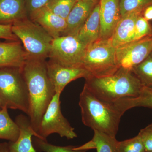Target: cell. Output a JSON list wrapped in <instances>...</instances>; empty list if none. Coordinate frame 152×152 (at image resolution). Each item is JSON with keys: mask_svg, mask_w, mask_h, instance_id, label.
<instances>
[{"mask_svg": "<svg viewBox=\"0 0 152 152\" xmlns=\"http://www.w3.org/2000/svg\"><path fill=\"white\" fill-rule=\"evenodd\" d=\"M15 122L18 126L20 134L16 141L9 143V152H37L33 145L32 137L42 138L33 129L29 117L19 115Z\"/></svg>", "mask_w": 152, "mask_h": 152, "instance_id": "4fadbf2b", "label": "cell"}, {"mask_svg": "<svg viewBox=\"0 0 152 152\" xmlns=\"http://www.w3.org/2000/svg\"><path fill=\"white\" fill-rule=\"evenodd\" d=\"M29 18L53 39L62 36L66 28V19L55 15L45 6L32 14Z\"/></svg>", "mask_w": 152, "mask_h": 152, "instance_id": "5bb4252c", "label": "cell"}, {"mask_svg": "<svg viewBox=\"0 0 152 152\" xmlns=\"http://www.w3.org/2000/svg\"><path fill=\"white\" fill-rule=\"evenodd\" d=\"M99 39H110L121 18L120 0H99Z\"/></svg>", "mask_w": 152, "mask_h": 152, "instance_id": "8fae6325", "label": "cell"}, {"mask_svg": "<svg viewBox=\"0 0 152 152\" xmlns=\"http://www.w3.org/2000/svg\"><path fill=\"white\" fill-rule=\"evenodd\" d=\"M99 10V2L76 35L86 46L99 39L100 33Z\"/></svg>", "mask_w": 152, "mask_h": 152, "instance_id": "ac0fdd59", "label": "cell"}, {"mask_svg": "<svg viewBox=\"0 0 152 152\" xmlns=\"http://www.w3.org/2000/svg\"><path fill=\"white\" fill-rule=\"evenodd\" d=\"M132 72L144 86L152 88V52L141 63L133 68Z\"/></svg>", "mask_w": 152, "mask_h": 152, "instance_id": "7402d4cb", "label": "cell"}, {"mask_svg": "<svg viewBox=\"0 0 152 152\" xmlns=\"http://www.w3.org/2000/svg\"><path fill=\"white\" fill-rule=\"evenodd\" d=\"M152 0H120L121 17L134 12H142L152 4Z\"/></svg>", "mask_w": 152, "mask_h": 152, "instance_id": "cb8c5ba5", "label": "cell"}, {"mask_svg": "<svg viewBox=\"0 0 152 152\" xmlns=\"http://www.w3.org/2000/svg\"><path fill=\"white\" fill-rule=\"evenodd\" d=\"M79 104L82 121L85 126L116 138L124 114L113 103L98 97L84 85L80 94Z\"/></svg>", "mask_w": 152, "mask_h": 152, "instance_id": "7a4b0ae2", "label": "cell"}, {"mask_svg": "<svg viewBox=\"0 0 152 152\" xmlns=\"http://www.w3.org/2000/svg\"><path fill=\"white\" fill-rule=\"evenodd\" d=\"M142 13V12H134L121 17L110 38L115 48L133 41L136 20Z\"/></svg>", "mask_w": 152, "mask_h": 152, "instance_id": "2e32d148", "label": "cell"}, {"mask_svg": "<svg viewBox=\"0 0 152 152\" xmlns=\"http://www.w3.org/2000/svg\"><path fill=\"white\" fill-rule=\"evenodd\" d=\"M83 66L91 77H102L113 75L119 69L116 48L110 39H99L87 47Z\"/></svg>", "mask_w": 152, "mask_h": 152, "instance_id": "8992f818", "label": "cell"}, {"mask_svg": "<svg viewBox=\"0 0 152 152\" xmlns=\"http://www.w3.org/2000/svg\"><path fill=\"white\" fill-rule=\"evenodd\" d=\"M28 15L25 0H0V24L12 26Z\"/></svg>", "mask_w": 152, "mask_h": 152, "instance_id": "e0dca14e", "label": "cell"}, {"mask_svg": "<svg viewBox=\"0 0 152 152\" xmlns=\"http://www.w3.org/2000/svg\"><path fill=\"white\" fill-rule=\"evenodd\" d=\"M1 105H0V110H1Z\"/></svg>", "mask_w": 152, "mask_h": 152, "instance_id": "d6a6232c", "label": "cell"}, {"mask_svg": "<svg viewBox=\"0 0 152 152\" xmlns=\"http://www.w3.org/2000/svg\"><path fill=\"white\" fill-rule=\"evenodd\" d=\"M152 36V26L140 15L136 20L133 41L137 40L145 37Z\"/></svg>", "mask_w": 152, "mask_h": 152, "instance_id": "4316f807", "label": "cell"}, {"mask_svg": "<svg viewBox=\"0 0 152 152\" xmlns=\"http://www.w3.org/2000/svg\"><path fill=\"white\" fill-rule=\"evenodd\" d=\"M138 135L143 143L145 152L152 151V124L142 129Z\"/></svg>", "mask_w": 152, "mask_h": 152, "instance_id": "83f0119b", "label": "cell"}, {"mask_svg": "<svg viewBox=\"0 0 152 152\" xmlns=\"http://www.w3.org/2000/svg\"><path fill=\"white\" fill-rule=\"evenodd\" d=\"M118 143L116 138L102 132L94 131L91 140L79 147H75V150H87L96 149L97 152H119Z\"/></svg>", "mask_w": 152, "mask_h": 152, "instance_id": "d6986e66", "label": "cell"}, {"mask_svg": "<svg viewBox=\"0 0 152 152\" xmlns=\"http://www.w3.org/2000/svg\"><path fill=\"white\" fill-rule=\"evenodd\" d=\"M142 15L147 20H152V4L144 9L142 12Z\"/></svg>", "mask_w": 152, "mask_h": 152, "instance_id": "4dcf8cb0", "label": "cell"}, {"mask_svg": "<svg viewBox=\"0 0 152 152\" xmlns=\"http://www.w3.org/2000/svg\"><path fill=\"white\" fill-rule=\"evenodd\" d=\"M35 145L38 150L45 152H86L85 150H75L73 146H59L49 143L47 140L36 137Z\"/></svg>", "mask_w": 152, "mask_h": 152, "instance_id": "484cf974", "label": "cell"}, {"mask_svg": "<svg viewBox=\"0 0 152 152\" xmlns=\"http://www.w3.org/2000/svg\"><path fill=\"white\" fill-rule=\"evenodd\" d=\"M19 134L18 126L10 117L8 109L1 108L0 110V139L15 142Z\"/></svg>", "mask_w": 152, "mask_h": 152, "instance_id": "44dd1931", "label": "cell"}, {"mask_svg": "<svg viewBox=\"0 0 152 152\" xmlns=\"http://www.w3.org/2000/svg\"><path fill=\"white\" fill-rule=\"evenodd\" d=\"M99 2V0H77L66 19V28L62 36L76 35Z\"/></svg>", "mask_w": 152, "mask_h": 152, "instance_id": "7c38bea8", "label": "cell"}, {"mask_svg": "<svg viewBox=\"0 0 152 152\" xmlns=\"http://www.w3.org/2000/svg\"><path fill=\"white\" fill-rule=\"evenodd\" d=\"M0 39L9 41H20L13 32L12 25L0 24Z\"/></svg>", "mask_w": 152, "mask_h": 152, "instance_id": "f546056e", "label": "cell"}, {"mask_svg": "<svg viewBox=\"0 0 152 152\" xmlns=\"http://www.w3.org/2000/svg\"><path fill=\"white\" fill-rule=\"evenodd\" d=\"M152 152V151H148V152Z\"/></svg>", "mask_w": 152, "mask_h": 152, "instance_id": "836d02e7", "label": "cell"}, {"mask_svg": "<svg viewBox=\"0 0 152 152\" xmlns=\"http://www.w3.org/2000/svg\"><path fill=\"white\" fill-rule=\"evenodd\" d=\"M28 58L20 41L0 42V68H22Z\"/></svg>", "mask_w": 152, "mask_h": 152, "instance_id": "9a60e30c", "label": "cell"}, {"mask_svg": "<svg viewBox=\"0 0 152 152\" xmlns=\"http://www.w3.org/2000/svg\"><path fill=\"white\" fill-rule=\"evenodd\" d=\"M12 30L28 58L43 60L49 58L54 39L41 26L28 18L12 25Z\"/></svg>", "mask_w": 152, "mask_h": 152, "instance_id": "5b68a950", "label": "cell"}, {"mask_svg": "<svg viewBox=\"0 0 152 152\" xmlns=\"http://www.w3.org/2000/svg\"><path fill=\"white\" fill-rule=\"evenodd\" d=\"M0 105L28 115L29 96L22 68H0Z\"/></svg>", "mask_w": 152, "mask_h": 152, "instance_id": "277c9868", "label": "cell"}, {"mask_svg": "<svg viewBox=\"0 0 152 152\" xmlns=\"http://www.w3.org/2000/svg\"><path fill=\"white\" fill-rule=\"evenodd\" d=\"M29 16L45 7L50 0H25Z\"/></svg>", "mask_w": 152, "mask_h": 152, "instance_id": "f1b7e54d", "label": "cell"}, {"mask_svg": "<svg viewBox=\"0 0 152 152\" xmlns=\"http://www.w3.org/2000/svg\"><path fill=\"white\" fill-rule=\"evenodd\" d=\"M113 104L123 114L128 110L137 107L152 109V88L143 86L138 96L123 98Z\"/></svg>", "mask_w": 152, "mask_h": 152, "instance_id": "ffe728a7", "label": "cell"}, {"mask_svg": "<svg viewBox=\"0 0 152 152\" xmlns=\"http://www.w3.org/2000/svg\"><path fill=\"white\" fill-rule=\"evenodd\" d=\"M87 47L76 35L60 36L53 40L49 59L65 66L83 67Z\"/></svg>", "mask_w": 152, "mask_h": 152, "instance_id": "52a82bcc", "label": "cell"}, {"mask_svg": "<svg viewBox=\"0 0 152 152\" xmlns=\"http://www.w3.org/2000/svg\"><path fill=\"white\" fill-rule=\"evenodd\" d=\"M119 152H145L141 138L138 134L132 138L118 143Z\"/></svg>", "mask_w": 152, "mask_h": 152, "instance_id": "d4e9b609", "label": "cell"}, {"mask_svg": "<svg viewBox=\"0 0 152 152\" xmlns=\"http://www.w3.org/2000/svg\"><path fill=\"white\" fill-rule=\"evenodd\" d=\"M77 0H50L45 6L55 15L66 19Z\"/></svg>", "mask_w": 152, "mask_h": 152, "instance_id": "603a6c76", "label": "cell"}, {"mask_svg": "<svg viewBox=\"0 0 152 152\" xmlns=\"http://www.w3.org/2000/svg\"><path fill=\"white\" fill-rule=\"evenodd\" d=\"M152 52V36L128 43L116 48L119 69L132 72Z\"/></svg>", "mask_w": 152, "mask_h": 152, "instance_id": "9c48e42d", "label": "cell"}, {"mask_svg": "<svg viewBox=\"0 0 152 152\" xmlns=\"http://www.w3.org/2000/svg\"><path fill=\"white\" fill-rule=\"evenodd\" d=\"M85 86L102 99L114 103L127 97H137L144 86L131 71L123 69L102 77H90L85 79Z\"/></svg>", "mask_w": 152, "mask_h": 152, "instance_id": "3957f363", "label": "cell"}, {"mask_svg": "<svg viewBox=\"0 0 152 152\" xmlns=\"http://www.w3.org/2000/svg\"><path fill=\"white\" fill-rule=\"evenodd\" d=\"M0 152H9V143L7 142L0 143Z\"/></svg>", "mask_w": 152, "mask_h": 152, "instance_id": "1f68e13d", "label": "cell"}, {"mask_svg": "<svg viewBox=\"0 0 152 152\" xmlns=\"http://www.w3.org/2000/svg\"><path fill=\"white\" fill-rule=\"evenodd\" d=\"M47 72L56 94H61L66 86L77 79L91 77L83 67H70L61 65L53 60L46 61Z\"/></svg>", "mask_w": 152, "mask_h": 152, "instance_id": "30bf717a", "label": "cell"}, {"mask_svg": "<svg viewBox=\"0 0 152 152\" xmlns=\"http://www.w3.org/2000/svg\"><path fill=\"white\" fill-rule=\"evenodd\" d=\"M22 71L29 96L28 116L37 133L42 118L56 92L48 75L46 60L28 58Z\"/></svg>", "mask_w": 152, "mask_h": 152, "instance_id": "6da1fadb", "label": "cell"}, {"mask_svg": "<svg viewBox=\"0 0 152 152\" xmlns=\"http://www.w3.org/2000/svg\"><path fill=\"white\" fill-rule=\"evenodd\" d=\"M61 94H56L41 120L37 132L42 139L51 134H58L61 137L73 139L77 137L75 129L62 113L60 96Z\"/></svg>", "mask_w": 152, "mask_h": 152, "instance_id": "ba28073f", "label": "cell"}]
</instances>
